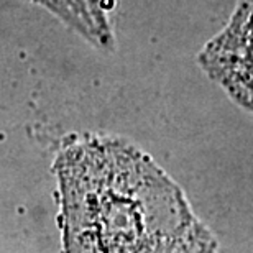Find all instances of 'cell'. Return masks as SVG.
Wrapping results in <instances>:
<instances>
[{
    "label": "cell",
    "instance_id": "1",
    "mask_svg": "<svg viewBox=\"0 0 253 253\" xmlns=\"http://www.w3.org/2000/svg\"><path fill=\"white\" fill-rule=\"evenodd\" d=\"M51 10L90 42L107 44L110 30L105 17L104 0H33Z\"/></svg>",
    "mask_w": 253,
    "mask_h": 253
}]
</instances>
